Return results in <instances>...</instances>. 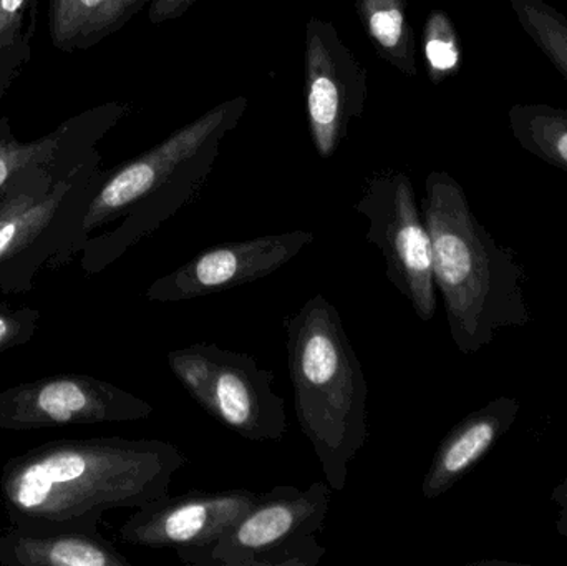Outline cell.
Returning <instances> with one entry per match:
<instances>
[{"label":"cell","mask_w":567,"mask_h":566,"mask_svg":"<svg viewBox=\"0 0 567 566\" xmlns=\"http://www.w3.org/2000/svg\"><path fill=\"white\" fill-rule=\"evenodd\" d=\"M432 238L433 278L453 344L478 354L503 329L533 321L518 253L499 245L476 218L463 186L446 172L429 173L422 202Z\"/></svg>","instance_id":"3"},{"label":"cell","mask_w":567,"mask_h":566,"mask_svg":"<svg viewBox=\"0 0 567 566\" xmlns=\"http://www.w3.org/2000/svg\"><path fill=\"white\" fill-rule=\"evenodd\" d=\"M355 212L369 222L365 239L382 253L386 279L420 321H432L436 315L432 238L412 179L402 172L377 173L367 182Z\"/></svg>","instance_id":"8"},{"label":"cell","mask_w":567,"mask_h":566,"mask_svg":"<svg viewBox=\"0 0 567 566\" xmlns=\"http://www.w3.org/2000/svg\"><path fill=\"white\" fill-rule=\"evenodd\" d=\"M357 13L379 55L403 75L415 76L416 45L406 0H355Z\"/></svg>","instance_id":"16"},{"label":"cell","mask_w":567,"mask_h":566,"mask_svg":"<svg viewBox=\"0 0 567 566\" xmlns=\"http://www.w3.org/2000/svg\"><path fill=\"white\" fill-rule=\"evenodd\" d=\"M312 241V233L296 229L212 246L175 271L155 279L146 288V299L153 302L195 301L249 285L275 275Z\"/></svg>","instance_id":"11"},{"label":"cell","mask_w":567,"mask_h":566,"mask_svg":"<svg viewBox=\"0 0 567 566\" xmlns=\"http://www.w3.org/2000/svg\"><path fill=\"white\" fill-rule=\"evenodd\" d=\"M145 2L146 0H109L103 12L102 25H100V37L103 39L118 30L142 9Z\"/></svg>","instance_id":"23"},{"label":"cell","mask_w":567,"mask_h":566,"mask_svg":"<svg viewBox=\"0 0 567 566\" xmlns=\"http://www.w3.org/2000/svg\"><path fill=\"white\" fill-rule=\"evenodd\" d=\"M258 497L249 488L192 491L178 497L168 494L135 508L120 528V538L135 547L175 552L206 548L216 544Z\"/></svg>","instance_id":"13"},{"label":"cell","mask_w":567,"mask_h":566,"mask_svg":"<svg viewBox=\"0 0 567 566\" xmlns=\"http://www.w3.org/2000/svg\"><path fill=\"white\" fill-rule=\"evenodd\" d=\"M423 59L435 85L452 79L462 69V43L455 23L445 10H432L423 27Z\"/></svg>","instance_id":"21"},{"label":"cell","mask_w":567,"mask_h":566,"mask_svg":"<svg viewBox=\"0 0 567 566\" xmlns=\"http://www.w3.org/2000/svg\"><path fill=\"white\" fill-rule=\"evenodd\" d=\"M306 102L313 146L330 158L365 110L367 70L336 25L317 17L306 27Z\"/></svg>","instance_id":"10"},{"label":"cell","mask_w":567,"mask_h":566,"mask_svg":"<svg viewBox=\"0 0 567 566\" xmlns=\"http://www.w3.org/2000/svg\"><path fill=\"white\" fill-rule=\"evenodd\" d=\"M166 361L189 398L229 431L251 442L286 438V402L272 389L275 372L251 354L196 342L169 351Z\"/></svg>","instance_id":"7"},{"label":"cell","mask_w":567,"mask_h":566,"mask_svg":"<svg viewBox=\"0 0 567 566\" xmlns=\"http://www.w3.org/2000/svg\"><path fill=\"white\" fill-rule=\"evenodd\" d=\"M106 2L109 0H49V32L53 45L72 52L100 42Z\"/></svg>","instance_id":"19"},{"label":"cell","mask_w":567,"mask_h":566,"mask_svg":"<svg viewBox=\"0 0 567 566\" xmlns=\"http://www.w3.org/2000/svg\"><path fill=\"white\" fill-rule=\"evenodd\" d=\"M40 318L39 309L30 306L13 308L10 302H0V354L29 344L39 331Z\"/></svg>","instance_id":"22"},{"label":"cell","mask_w":567,"mask_h":566,"mask_svg":"<svg viewBox=\"0 0 567 566\" xmlns=\"http://www.w3.org/2000/svg\"><path fill=\"white\" fill-rule=\"evenodd\" d=\"M186 464L169 442L60 439L9 459L0 498L10 525L22 531H99L105 512L168 495Z\"/></svg>","instance_id":"1"},{"label":"cell","mask_w":567,"mask_h":566,"mask_svg":"<svg viewBox=\"0 0 567 566\" xmlns=\"http://www.w3.org/2000/svg\"><path fill=\"white\" fill-rule=\"evenodd\" d=\"M40 0H0V99L32 59Z\"/></svg>","instance_id":"18"},{"label":"cell","mask_w":567,"mask_h":566,"mask_svg":"<svg viewBox=\"0 0 567 566\" xmlns=\"http://www.w3.org/2000/svg\"><path fill=\"white\" fill-rule=\"evenodd\" d=\"M523 32L567 82V16L546 0H509Z\"/></svg>","instance_id":"20"},{"label":"cell","mask_w":567,"mask_h":566,"mask_svg":"<svg viewBox=\"0 0 567 566\" xmlns=\"http://www.w3.org/2000/svg\"><path fill=\"white\" fill-rule=\"evenodd\" d=\"M96 152L65 176H50L0 203V292L33 289L40 269L69 265L82 249V223L105 172Z\"/></svg>","instance_id":"5"},{"label":"cell","mask_w":567,"mask_h":566,"mask_svg":"<svg viewBox=\"0 0 567 566\" xmlns=\"http://www.w3.org/2000/svg\"><path fill=\"white\" fill-rule=\"evenodd\" d=\"M293 411L333 492L369 438V385L336 306L317 292L284 321Z\"/></svg>","instance_id":"4"},{"label":"cell","mask_w":567,"mask_h":566,"mask_svg":"<svg viewBox=\"0 0 567 566\" xmlns=\"http://www.w3.org/2000/svg\"><path fill=\"white\" fill-rule=\"evenodd\" d=\"M551 501L558 505L559 508L566 507L567 505V472L565 478L556 485L555 491H553Z\"/></svg>","instance_id":"25"},{"label":"cell","mask_w":567,"mask_h":566,"mask_svg":"<svg viewBox=\"0 0 567 566\" xmlns=\"http://www.w3.org/2000/svg\"><path fill=\"white\" fill-rule=\"evenodd\" d=\"M126 112L128 105L105 103L65 120L32 142H20L9 119L0 116V203L40 179L75 172L99 152L100 140Z\"/></svg>","instance_id":"12"},{"label":"cell","mask_w":567,"mask_h":566,"mask_svg":"<svg viewBox=\"0 0 567 566\" xmlns=\"http://www.w3.org/2000/svg\"><path fill=\"white\" fill-rule=\"evenodd\" d=\"M509 128L523 150L567 173V109L548 103H516Z\"/></svg>","instance_id":"17"},{"label":"cell","mask_w":567,"mask_h":566,"mask_svg":"<svg viewBox=\"0 0 567 566\" xmlns=\"http://www.w3.org/2000/svg\"><path fill=\"white\" fill-rule=\"evenodd\" d=\"M332 492L327 482L307 488L276 485L259 494L216 544L176 555L195 566H317L326 547L316 535L326 524Z\"/></svg>","instance_id":"6"},{"label":"cell","mask_w":567,"mask_h":566,"mask_svg":"<svg viewBox=\"0 0 567 566\" xmlns=\"http://www.w3.org/2000/svg\"><path fill=\"white\" fill-rule=\"evenodd\" d=\"M0 565L132 566L99 531H0Z\"/></svg>","instance_id":"15"},{"label":"cell","mask_w":567,"mask_h":566,"mask_svg":"<svg viewBox=\"0 0 567 566\" xmlns=\"http://www.w3.org/2000/svg\"><path fill=\"white\" fill-rule=\"evenodd\" d=\"M522 402L512 395H498L458 422L440 442L422 482L426 501L452 491L468 475L506 432L515 425Z\"/></svg>","instance_id":"14"},{"label":"cell","mask_w":567,"mask_h":566,"mask_svg":"<svg viewBox=\"0 0 567 566\" xmlns=\"http://www.w3.org/2000/svg\"><path fill=\"white\" fill-rule=\"evenodd\" d=\"M246 106L245 96L228 100L138 158L105 172L82 223L79 255L86 276L100 275L193 202Z\"/></svg>","instance_id":"2"},{"label":"cell","mask_w":567,"mask_h":566,"mask_svg":"<svg viewBox=\"0 0 567 566\" xmlns=\"http://www.w3.org/2000/svg\"><path fill=\"white\" fill-rule=\"evenodd\" d=\"M556 532H558L561 537L567 538V505L566 507L559 508L558 518H556Z\"/></svg>","instance_id":"26"},{"label":"cell","mask_w":567,"mask_h":566,"mask_svg":"<svg viewBox=\"0 0 567 566\" xmlns=\"http://www.w3.org/2000/svg\"><path fill=\"white\" fill-rule=\"evenodd\" d=\"M198 0H152L150 6V20L153 23L168 22L179 19L192 9Z\"/></svg>","instance_id":"24"},{"label":"cell","mask_w":567,"mask_h":566,"mask_svg":"<svg viewBox=\"0 0 567 566\" xmlns=\"http://www.w3.org/2000/svg\"><path fill=\"white\" fill-rule=\"evenodd\" d=\"M153 412L145 399L86 374L49 375L0 392V431L125 424Z\"/></svg>","instance_id":"9"}]
</instances>
